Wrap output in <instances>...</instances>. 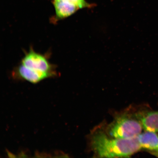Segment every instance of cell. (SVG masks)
Here are the masks:
<instances>
[{"label":"cell","instance_id":"obj_7","mask_svg":"<svg viewBox=\"0 0 158 158\" xmlns=\"http://www.w3.org/2000/svg\"><path fill=\"white\" fill-rule=\"evenodd\" d=\"M143 128L147 131L158 132V112H150L139 116Z\"/></svg>","mask_w":158,"mask_h":158},{"label":"cell","instance_id":"obj_1","mask_svg":"<svg viewBox=\"0 0 158 158\" xmlns=\"http://www.w3.org/2000/svg\"><path fill=\"white\" fill-rule=\"evenodd\" d=\"M92 145L100 157H127L137 152L141 148L137 137L131 139L108 138L103 133L94 135Z\"/></svg>","mask_w":158,"mask_h":158},{"label":"cell","instance_id":"obj_3","mask_svg":"<svg viewBox=\"0 0 158 158\" xmlns=\"http://www.w3.org/2000/svg\"><path fill=\"white\" fill-rule=\"evenodd\" d=\"M21 64L37 72L48 74L51 77L57 75L55 65L49 62L46 56L35 52L32 48L25 53Z\"/></svg>","mask_w":158,"mask_h":158},{"label":"cell","instance_id":"obj_9","mask_svg":"<svg viewBox=\"0 0 158 158\" xmlns=\"http://www.w3.org/2000/svg\"><path fill=\"white\" fill-rule=\"evenodd\" d=\"M157 155H158V154H157Z\"/></svg>","mask_w":158,"mask_h":158},{"label":"cell","instance_id":"obj_4","mask_svg":"<svg viewBox=\"0 0 158 158\" xmlns=\"http://www.w3.org/2000/svg\"><path fill=\"white\" fill-rule=\"evenodd\" d=\"M13 74L15 78L26 81L33 84H36L44 79L51 77L48 74L37 72L21 64L15 68Z\"/></svg>","mask_w":158,"mask_h":158},{"label":"cell","instance_id":"obj_6","mask_svg":"<svg viewBox=\"0 0 158 158\" xmlns=\"http://www.w3.org/2000/svg\"><path fill=\"white\" fill-rule=\"evenodd\" d=\"M137 138L141 148L158 151V135L154 132L147 131L140 134Z\"/></svg>","mask_w":158,"mask_h":158},{"label":"cell","instance_id":"obj_5","mask_svg":"<svg viewBox=\"0 0 158 158\" xmlns=\"http://www.w3.org/2000/svg\"><path fill=\"white\" fill-rule=\"evenodd\" d=\"M52 3L55 13L51 21L53 23L67 18L80 9L74 4L66 1L53 0Z\"/></svg>","mask_w":158,"mask_h":158},{"label":"cell","instance_id":"obj_8","mask_svg":"<svg viewBox=\"0 0 158 158\" xmlns=\"http://www.w3.org/2000/svg\"><path fill=\"white\" fill-rule=\"evenodd\" d=\"M55 1H63L70 2L76 5L80 9L85 8H90L92 7L91 5L87 2L85 0H55Z\"/></svg>","mask_w":158,"mask_h":158},{"label":"cell","instance_id":"obj_2","mask_svg":"<svg viewBox=\"0 0 158 158\" xmlns=\"http://www.w3.org/2000/svg\"><path fill=\"white\" fill-rule=\"evenodd\" d=\"M141 122L131 117L122 116L112 123L109 133L112 137L120 139H131L141 133L143 129Z\"/></svg>","mask_w":158,"mask_h":158}]
</instances>
